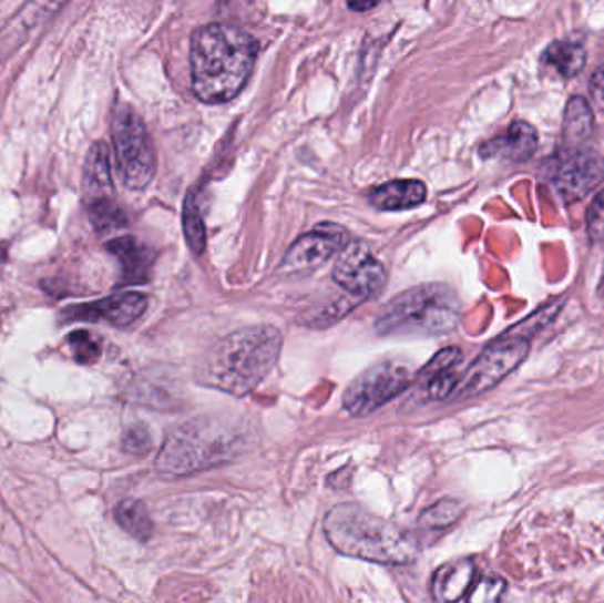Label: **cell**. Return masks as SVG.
Returning a JSON list of instances; mask_svg holds the SVG:
<instances>
[{
	"instance_id": "cell-1",
	"label": "cell",
	"mask_w": 604,
	"mask_h": 603,
	"mask_svg": "<svg viewBox=\"0 0 604 603\" xmlns=\"http://www.w3.org/2000/svg\"><path fill=\"white\" fill-rule=\"evenodd\" d=\"M258 43L252 34L226 23H211L193 32V92L204 103H226L239 96L257 62Z\"/></svg>"
},
{
	"instance_id": "cell-2",
	"label": "cell",
	"mask_w": 604,
	"mask_h": 603,
	"mask_svg": "<svg viewBox=\"0 0 604 603\" xmlns=\"http://www.w3.org/2000/svg\"><path fill=\"white\" fill-rule=\"evenodd\" d=\"M281 347V333L269 324L231 333L205 356L202 382L234 397H246L275 368Z\"/></svg>"
},
{
	"instance_id": "cell-3",
	"label": "cell",
	"mask_w": 604,
	"mask_h": 603,
	"mask_svg": "<svg viewBox=\"0 0 604 603\" xmlns=\"http://www.w3.org/2000/svg\"><path fill=\"white\" fill-rule=\"evenodd\" d=\"M324 533L332 549L348 558L382 564H410L418 560V540L409 531L359 504L332 508L324 521Z\"/></svg>"
},
{
	"instance_id": "cell-4",
	"label": "cell",
	"mask_w": 604,
	"mask_h": 603,
	"mask_svg": "<svg viewBox=\"0 0 604 603\" xmlns=\"http://www.w3.org/2000/svg\"><path fill=\"white\" fill-rule=\"evenodd\" d=\"M246 447L243 430L216 418H196L166 436L156 469L168 477H186L228 462Z\"/></svg>"
},
{
	"instance_id": "cell-5",
	"label": "cell",
	"mask_w": 604,
	"mask_h": 603,
	"mask_svg": "<svg viewBox=\"0 0 604 603\" xmlns=\"http://www.w3.org/2000/svg\"><path fill=\"white\" fill-rule=\"evenodd\" d=\"M460 317V299L449 285L422 284L383 305L377 331L383 337H439L457 329Z\"/></svg>"
},
{
	"instance_id": "cell-6",
	"label": "cell",
	"mask_w": 604,
	"mask_h": 603,
	"mask_svg": "<svg viewBox=\"0 0 604 603\" xmlns=\"http://www.w3.org/2000/svg\"><path fill=\"white\" fill-rule=\"evenodd\" d=\"M113 147L124 186L147 188L156 174V153L144 121L130 105L119 106L113 117Z\"/></svg>"
},
{
	"instance_id": "cell-7",
	"label": "cell",
	"mask_w": 604,
	"mask_h": 603,
	"mask_svg": "<svg viewBox=\"0 0 604 603\" xmlns=\"http://www.w3.org/2000/svg\"><path fill=\"white\" fill-rule=\"evenodd\" d=\"M413 379L416 377L409 368L396 361L373 365L359 374L345 389L344 407L348 415L365 418L391 402L392 398L412 385Z\"/></svg>"
},
{
	"instance_id": "cell-8",
	"label": "cell",
	"mask_w": 604,
	"mask_h": 603,
	"mask_svg": "<svg viewBox=\"0 0 604 603\" xmlns=\"http://www.w3.org/2000/svg\"><path fill=\"white\" fill-rule=\"evenodd\" d=\"M529 352H531L529 338L511 337L504 333L483 349L474 364L470 365L465 376L460 379L458 394L461 397H475L495 388L525 361Z\"/></svg>"
},
{
	"instance_id": "cell-9",
	"label": "cell",
	"mask_w": 604,
	"mask_h": 603,
	"mask_svg": "<svg viewBox=\"0 0 604 603\" xmlns=\"http://www.w3.org/2000/svg\"><path fill=\"white\" fill-rule=\"evenodd\" d=\"M332 280L354 299L375 298L386 287L387 275L382 263L365 243H348L332 267Z\"/></svg>"
},
{
	"instance_id": "cell-10",
	"label": "cell",
	"mask_w": 604,
	"mask_h": 603,
	"mask_svg": "<svg viewBox=\"0 0 604 603\" xmlns=\"http://www.w3.org/2000/svg\"><path fill=\"white\" fill-rule=\"evenodd\" d=\"M604 180V160L597 151L583 150L571 154L553 177L555 192L564 204L587 197Z\"/></svg>"
},
{
	"instance_id": "cell-11",
	"label": "cell",
	"mask_w": 604,
	"mask_h": 603,
	"mask_svg": "<svg viewBox=\"0 0 604 603\" xmlns=\"http://www.w3.org/2000/svg\"><path fill=\"white\" fill-rule=\"evenodd\" d=\"M348 245V232L335 224H323L300 236L288 248L283 266L290 272H309L326 264Z\"/></svg>"
},
{
	"instance_id": "cell-12",
	"label": "cell",
	"mask_w": 604,
	"mask_h": 603,
	"mask_svg": "<svg viewBox=\"0 0 604 603\" xmlns=\"http://www.w3.org/2000/svg\"><path fill=\"white\" fill-rule=\"evenodd\" d=\"M147 305L149 299L144 294L121 293L101 299V302L70 306L62 311V317L70 323H74V320H85V323L106 320L117 328H126L145 314Z\"/></svg>"
},
{
	"instance_id": "cell-13",
	"label": "cell",
	"mask_w": 604,
	"mask_h": 603,
	"mask_svg": "<svg viewBox=\"0 0 604 603\" xmlns=\"http://www.w3.org/2000/svg\"><path fill=\"white\" fill-rule=\"evenodd\" d=\"M70 0H27L0 31V61L22 49Z\"/></svg>"
},
{
	"instance_id": "cell-14",
	"label": "cell",
	"mask_w": 604,
	"mask_h": 603,
	"mask_svg": "<svg viewBox=\"0 0 604 603\" xmlns=\"http://www.w3.org/2000/svg\"><path fill=\"white\" fill-rule=\"evenodd\" d=\"M538 132L532 124L525 121H516L508 127V133L495 136L492 141L484 142L479 147V154L484 160L492 157H502L508 162H526L534 156L538 150Z\"/></svg>"
},
{
	"instance_id": "cell-15",
	"label": "cell",
	"mask_w": 604,
	"mask_h": 603,
	"mask_svg": "<svg viewBox=\"0 0 604 603\" xmlns=\"http://www.w3.org/2000/svg\"><path fill=\"white\" fill-rule=\"evenodd\" d=\"M475 581V564L469 560L452 561L437 570L431 581V593L439 602L467 599Z\"/></svg>"
},
{
	"instance_id": "cell-16",
	"label": "cell",
	"mask_w": 604,
	"mask_h": 603,
	"mask_svg": "<svg viewBox=\"0 0 604 603\" xmlns=\"http://www.w3.org/2000/svg\"><path fill=\"white\" fill-rule=\"evenodd\" d=\"M106 249L122 264V278L126 284H145L149 280L154 255L147 246L135 237L124 236L110 241Z\"/></svg>"
},
{
	"instance_id": "cell-17",
	"label": "cell",
	"mask_w": 604,
	"mask_h": 603,
	"mask_svg": "<svg viewBox=\"0 0 604 603\" xmlns=\"http://www.w3.org/2000/svg\"><path fill=\"white\" fill-rule=\"evenodd\" d=\"M427 198V186L418 180H396L382 184L370 193V202L377 209L400 211L419 206Z\"/></svg>"
},
{
	"instance_id": "cell-18",
	"label": "cell",
	"mask_w": 604,
	"mask_h": 603,
	"mask_svg": "<svg viewBox=\"0 0 604 603\" xmlns=\"http://www.w3.org/2000/svg\"><path fill=\"white\" fill-rule=\"evenodd\" d=\"M83 190L91 201L110 197L113 192L110 174V151L105 142H96L89 151L83 166Z\"/></svg>"
},
{
	"instance_id": "cell-19",
	"label": "cell",
	"mask_w": 604,
	"mask_h": 603,
	"mask_svg": "<svg viewBox=\"0 0 604 603\" xmlns=\"http://www.w3.org/2000/svg\"><path fill=\"white\" fill-rule=\"evenodd\" d=\"M541 61L550 71H555L561 79H574L585 68L587 52H585L582 44L555 41L543 53Z\"/></svg>"
},
{
	"instance_id": "cell-20",
	"label": "cell",
	"mask_w": 604,
	"mask_h": 603,
	"mask_svg": "<svg viewBox=\"0 0 604 603\" xmlns=\"http://www.w3.org/2000/svg\"><path fill=\"white\" fill-rule=\"evenodd\" d=\"M562 130H564L562 132L564 144L567 147L582 144L591 136L592 130H594V115H592L591 105L585 98H571L570 103L565 106Z\"/></svg>"
},
{
	"instance_id": "cell-21",
	"label": "cell",
	"mask_w": 604,
	"mask_h": 603,
	"mask_svg": "<svg viewBox=\"0 0 604 603\" xmlns=\"http://www.w3.org/2000/svg\"><path fill=\"white\" fill-rule=\"evenodd\" d=\"M115 519L126 533L140 542H147L153 536V521L149 517L147 508L139 499H124L115 508Z\"/></svg>"
},
{
	"instance_id": "cell-22",
	"label": "cell",
	"mask_w": 604,
	"mask_h": 603,
	"mask_svg": "<svg viewBox=\"0 0 604 603\" xmlns=\"http://www.w3.org/2000/svg\"><path fill=\"white\" fill-rule=\"evenodd\" d=\"M89 219L92 227L100 234L119 231L126 227L127 218L124 211L110 197L94 198L89 206Z\"/></svg>"
},
{
	"instance_id": "cell-23",
	"label": "cell",
	"mask_w": 604,
	"mask_h": 603,
	"mask_svg": "<svg viewBox=\"0 0 604 603\" xmlns=\"http://www.w3.org/2000/svg\"><path fill=\"white\" fill-rule=\"evenodd\" d=\"M183 225L187 246L192 248L193 254H204L205 225L204 219H202L201 207L196 204L195 193H187L186 202H184Z\"/></svg>"
},
{
	"instance_id": "cell-24",
	"label": "cell",
	"mask_w": 604,
	"mask_h": 603,
	"mask_svg": "<svg viewBox=\"0 0 604 603\" xmlns=\"http://www.w3.org/2000/svg\"><path fill=\"white\" fill-rule=\"evenodd\" d=\"M565 298L553 299L549 305H544L543 308L532 314L531 317H526L523 323L516 324L513 328L505 331V335H511V337H522L531 338L534 337L535 333H540L541 329L546 328L549 324L553 323L559 311L562 310V305H564Z\"/></svg>"
},
{
	"instance_id": "cell-25",
	"label": "cell",
	"mask_w": 604,
	"mask_h": 603,
	"mask_svg": "<svg viewBox=\"0 0 604 603\" xmlns=\"http://www.w3.org/2000/svg\"><path fill=\"white\" fill-rule=\"evenodd\" d=\"M463 504L457 499H442L421 515V524L428 529H446L457 524L463 515Z\"/></svg>"
},
{
	"instance_id": "cell-26",
	"label": "cell",
	"mask_w": 604,
	"mask_h": 603,
	"mask_svg": "<svg viewBox=\"0 0 604 603\" xmlns=\"http://www.w3.org/2000/svg\"><path fill=\"white\" fill-rule=\"evenodd\" d=\"M68 344H70L71 352H73V358L76 364L94 365L100 361V341L94 340V338L91 337V333H71L70 337H68Z\"/></svg>"
},
{
	"instance_id": "cell-27",
	"label": "cell",
	"mask_w": 604,
	"mask_h": 603,
	"mask_svg": "<svg viewBox=\"0 0 604 603\" xmlns=\"http://www.w3.org/2000/svg\"><path fill=\"white\" fill-rule=\"evenodd\" d=\"M461 359H463V352H461L460 347H448V349L440 350V352H437L428 361V365L422 367L421 372L418 374L419 382L430 379V377L439 376V374L454 370L457 365L461 364Z\"/></svg>"
},
{
	"instance_id": "cell-28",
	"label": "cell",
	"mask_w": 604,
	"mask_h": 603,
	"mask_svg": "<svg viewBox=\"0 0 604 603\" xmlns=\"http://www.w3.org/2000/svg\"><path fill=\"white\" fill-rule=\"evenodd\" d=\"M460 379L461 377L454 370H449V372L422 380V391L427 395L428 400H443L457 391Z\"/></svg>"
},
{
	"instance_id": "cell-29",
	"label": "cell",
	"mask_w": 604,
	"mask_h": 603,
	"mask_svg": "<svg viewBox=\"0 0 604 603\" xmlns=\"http://www.w3.org/2000/svg\"><path fill=\"white\" fill-rule=\"evenodd\" d=\"M505 582L495 575H487L479 581H474L470 587L467 600L474 603L496 602L504 593Z\"/></svg>"
},
{
	"instance_id": "cell-30",
	"label": "cell",
	"mask_w": 604,
	"mask_h": 603,
	"mask_svg": "<svg viewBox=\"0 0 604 603\" xmlns=\"http://www.w3.org/2000/svg\"><path fill=\"white\" fill-rule=\"evenodd\" d=\"M587 234L591 241H604V190L597 193L587 211Z\"/></svg>"
},
{
	"instance_id": "cell-31",
	"label": "cell",
	"mask_w": 604,
	"mask_h": 603,
	"mask_svg": "<svg viewBox=\"0 0 604 603\" xmlns=\"http://www.w3.org/2000/svg\"><path fill=\"white\" fill-rule=\"evenodd\" d=\"M151 447H153V441H151V436H149L144 427H133V429L127 430L126 436L122 439V448L131 454L147 453Z\"/></svg>"
},
{
	"instance_id": "cell-32",
	"label": "cell",
	"mask_w": 604,
	"mask_h": 603,
	"mask_svg": "<svg viewBox=\"0 0 604 603\" xmlns=\"http://www.w3.org/2000/svg\"><path fill=\"white\" fill-rule=\"evenodd\" d=\"M592 98L596 100L597 105L604 110V67L594 73L591 80Z\"/></svg>"
},
{
	"instance_id": "cell-33",
	"label": "cell",
	"mask_w": 604,
	"mask_h": 603,
	"mask_svg": "<svg viewBox=\"0 0 604 603\" xmlns=\"http://www.w3.org/2000/svg\"><path fill=\"white\" fill-rule=\"evenodd\" d=\"M348 8L357 13H365V11H370V9L377 8V6L382 2V0H347Z\"/></svg>"
}]
</instances>
